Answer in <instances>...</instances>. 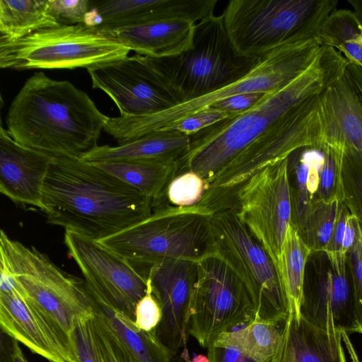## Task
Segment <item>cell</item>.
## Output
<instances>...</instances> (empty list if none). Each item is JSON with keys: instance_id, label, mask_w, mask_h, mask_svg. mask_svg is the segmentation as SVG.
I'll return each mask as SVG.
<instances>
[{"instance_id": "6da1fadb", "label": "cell", "mask_w": 362, "mask_h": 362, "mask_svg": "<svg viewBox=\"0 0 362 362\" xmlns=\"http://www.w3.org/2000/svg\"><path fill=\"white\" fill-rule=\"evenodd\" d=\"M348 64L337 49L322 45L313 62L292 81L267 93L249 110L190 136L178 175L197 174L206 185L204 203L223 207L264 167L300 148H320L327 125L322 93L344 76Z\"/></svg>"}, {"instance_id": "7a4b0ae2", "label": "cell", "mask_w": 362, "mask_h": 362, "mask_svg": "<svg viewBox=\"0 0 362 362\" xmlns=\"http://www.w3.org/2000/svg\"><path fill=\"white\" fill-rule=\"evenodd\" d=\"M154 209L136 189L80 158L53 157L42 192L47 223L95 240L144 219Z\"/></svg>"}, {"instance_id": "3957f363", "label": "cell", "mask_w": 362, "mask_h": 362, "mask_svg": "<svg viewBox=\"0 0 362 362\" xmlns=\"http://www.w3.org/2000/svg\"><path fill=\"white\" fill-rule=\"evenodd\" d=\"M107 117L86 92L40 71L12 100L6 124L24 146L52 157L80 158L98 146Z\"/></svg>"}, {"instance_id": "277c9868", "label": "cell", "mask_w": 362, "mask_h": 362, "mask_svg": "<svg viewBox=\"0 0 362 362\" xmlns=\"http://www.w3.org/2000/svg\"><path fill=\"white\" fill-rule=\"evenodd\" d=\"M322 44L310 33L298 35L262 57L243 78L211 93L142 116L112 117L110 129L119 144L161 132L171 124L223 98L251 92H273L292 81L315 59Z\"/></svg>"}, {"instance_id": "5b68a950", "label": "cell", "mask_w": 362, "mask_h": 362, "mask_svg": "<svg viewBox=\"0 0 362 362\" xmlns=\"http://www.w3.org/2000/svg\"><path fill=\"white\" fill-rule=\"evenodd\" d=\"M213 213L199 203L162 204L144 219L97 241L134 265L151 266L166 259L199 262L216 255Z\"/></svg>"}, {"instance_id": "8992f818", "label": "cell", "mask_w": 362, "mask_h": 362, "mask_svg": "<svg viewBox=\"0 0 362 362\" xmlns=\"http://www.w3.org/2000/svg\"><path fill=\"white\" fill-rule=\"evenodd\" d=\"M149 57L163 83L177 104L195 100L245 76L259 62L233 47L222 15L195 23L192 45L168 57Z\"/></svg>"}, {"instance_id": "52a82bcc", "label": "cell", "mask_w": 362, "mask_h": 362, "mask_svg": "<svg viewBox=\"0 0 362 362\" xmlns=\"http://www.w3.org/2000/svg\"><path fill=\"white\" fill-rule=\"evenodd\" d=\"M0 263L9 270L17 290L30 300L71 341L79 320L95 315L85 281L66 273L47 255L11 240L1 230Z\"/></svg>"}, {"instance_id": "ba28073f", "label": "cell", "mask_w": 362, "mask_h": 362, "mask_svg": "<svg viewBox=\"0 0 362 362\" xmlns=\"http://www.w3.org/2000/svg\"><path fill=\"white\" fill-rule=\"evenodd\" d=\"M338 0H231L222 16L242 55L261 59L303 33L320 30Z\"/></svg>"}, {"instance_id": "9c48e42d", "label": "cell", "mask_w": 362, "mask_h": 362, "mask_svg": "<svg viewBox=\"0 0 362 362\" xmlns=\"http://www.w3.org/2000/svg\"><path fill=\"white\" fill-rule=\"evenodd\" d=\"M130 51L85 23L60 25L13 41L0 40V67L16 71L88 69L122 59Z\"/></svg>"}, {"instance_id": "30bf717a", "label": "cell", "mask_w": 362, "mask_h": 362, "mask_svg": "<svg viewBox=\"0 0 362 362\" xmlns=\"http://www.w3.org/2000/svg\"><path fill=\"white\" fill-rule=\"evenodd\" d=\"M211 223L216 255L230 265L248 288L257 308L255 319L284 323L289 306L272 257L240 220L233 208L214 211Z\"/></svg>"}, {"instance_id": "8fae6325", "label": "cell", "mask_w": 362, "mask_h": 362, "mask_svg": "<svg viewBox=\"0 0 362 362\" xmlns=\"http://www.w3.org/2000/svg\"><path fill=\"white\" fill-rule=\"evenodd\" d=\"M257 308L248 288L217 255L198 262L188 334L208 348L223 332L246 326L256 317Z\"/></svg>"}, {"instance_id": "7c38bea8", "label": "cell", "mask_w": 362, "mask_h": 362, "mask_svg": "<svg viewBox=\"0 0 362 362\" xmlns=\"http://www.w3.org/2000/svg\"><path fill=\"white\" fill-rule=\"evenodd\" d=\"M305 267L300 314L331 333L358 332L360 326L346 255L310 254Z\"/></svg>"}, {"instance_id": "4fadbf2b", "label": "cell", "mask_w": 362, "mask_h": 362, "mask_svg": "<svg viewBox=\"0 0 362 362\" xmlns=\"http://www.w3.org/2000/svg\"><path fill=\"white\" fill-rule=\"evenodd\" d=\"M231 208L267 252L278 269L292 216L288 158L252 175L237 191Z\"/></svg>"}, {"instance_id": "5bb4252c", "label": "cell", "mask_w": 362, "mask_h": 362, "mask_svg": "<svg viewBox=\"0 0 362 362\" xmlns=\"http://www.w3.org/2000/svg\"><path fill=\"white\" fill-rule=\"evenodd\" d=\"M64 244L78 266L88 291L134 321L137 303L147 291V279L127 259L97 240L65 230Z\"/></svg>"}, {"instance_id": "9a60e30c", "label": "cell", "mask_w": 362, "mask_h": 362, "mask_svg": "<svg viewBox=\"0 0 362 362\" xmlns=\"http://www.w3.org/2000/svg\"><path fill=\"white\" fill-rule=\"evenodd\" d=\"M87 71L92 87L103 91L121 116L148 115L177 105L148 56L136 54Z\"/></svg>"}, {"instance_id": "2e32d148", "label": "cell", "mask_w": 362, "mask_h": 362, "mask_svg": "<svg viewBox=\"0 0 362 362\" xmlns=\"http://www.w3.org/2000/svg\"><path fill=\"white\" fill-rule=\"evenodd\" d=\"M198 262L166 259L149 266L145 276L158 302L162 318L154 330L173 356L186 347L192 297L197 280Z\"/></svg>"}, {"instance_id": "e0dca14e", "label": "cell", "mask_w": 362, "mask_h": 362, "mask_svg": "<svg viewBox=\"0 0 362 362\" xmlns=\"http://www.w3.org/2000/svg\"><path fill=\"white\" fill-rule=\"evenodd\" d=\"M0 327L49 362H78L69 339L18 290L0 291Z\"/></svg>"}, {"instance_id": "ac0fdd59", "label": "cell", "mask_w": 362, "mask_h": 362, "mask_svg": "<svg viewBox=\"0 0 362 362\" xmlns=\"http://www.w3.org/2000/svg\"><path fill=\"white\" fill-rule=\"evenodd\" d=\"M217 0L92 1L84 23L108 30L157 21L197 23L214 14Z\"/></svg>"}, {"instance_id": "d6986e66", "label": "cell", "mask_w": 362, "mask_h": 362, "mask_svg": "<svg viewBox=\"0 0 362 362\" xmlns=\"http://www.w3.org/2000/svg\"><path fill=\"white\" fill-rule=\"evenodd\" d=\"M52 156L16 142L0 128V192L21 205L42 206V192Z\"/></svg>"}, {"instance_id": "ffe728a7", "label": "cell", "mask_w": 362, "mask_h": 362, "mask_svg": "<svg viewBox=\"0 0 362 362\" xmlns=\"http://www.w3.org/2000/svg\"><path fill=\"white\" fill-rule=\"evenodd\" d=\"M344 336L323 330L290 312L277 351L269 362H346Z\"/></svg>"}, {"instance_id": "44dd1931", "label": "cell", "mask_w": 362, "mask_h": 362, "mask_svg": "<svg viewBox=\"0 0 362 362\" xmlns=\"http://www.w3.org/2000/svg\"><path fill=\"white\" fill-rule=\"evenodd\" d=\"M194 26V23L188 21H157L99 31L137 54L168 57L179 54L192 47Z\"/></svg>"}, {"instance_id": "7402d4cb", "label": "cell", "mask_w": 362, "mask_h": 362, "mask_svg": "<svg viewBox=\"0 0 362 362\" xmlns=\"http://www.w3.org/2000/svg\"><path fill=\"white\" fill-rule=\"evenodd\" d=\"M189 144L190 136L165 130L117 146H97L80 159L92 163L139 159L178 161L188 151Z\"/></svg>"}, {"instance_id": "603a6c76", "label": "cell", "mask_w": 362, "mask_h": 362, "mask_svg": "<svg viewBox=\"0 0 362 362\" xmlns=\"http://www.w3.org/2000/svg\"><path fill=\"white\" fill-rule=\"evenodd\" d=\"M324 163L321 148H300L288 158V177L290 186L291 225L298 232L302 228L315 202Z\"/></svg>"}, {"instance_id": "cb8c5ba5", "label": "cell", "mask_w": 362, "mask_h": 362, "mask_svg": "<svg viewBox=\"0 0 362 362\" xmlns=\"http://www.w3.org/2000/svg\"><path fill=\"white\" fill-rule=\"evenodd\" d=\"M93 164L151 199L154 208L166 199L167 188L178 175L179 168L178 161L164 160H126Z\"/></svg>"}, {"instance_id": "d4e9b609", "label": "cell", "mask_w": 362, "mask_h": 362, "mask_svg": "<svg viewBox=\"0 0 362 362\" xmlns=\"http://www.w3.org/2000/svg\"><path fill=\"white\" fill-rule=\"evenodd\" d=\"M89 293L95 313L139 362H172L173 356L159 341L154 330L146 332L139 328L134 320L107 301Z\"/></svg>"}, {"instance_id": "484cf974", "label": "cell", "mask_w": 362, "mask_h": 362, "mask_svg": "<svg viewBox=\"0 0 362 362\" xmlns=\"http://www.w3.org/2000/svg\"><path fill=\"white\" fill-rule=\"evenodd\" d=\"M58 25L48 0H0V40L13 41Z\"/></svg>"}, {"instance_id": "4316f807", "label": "cell", "mask_w": 362, "mask_h": 362, "mask_svg": "<svg viewBox=\"0 0 362 362\" xmlns=\"http://www.w3.org/2000/svg\"><path fill=\"white\" fill-rule=\"evenodd\" d=\"M312 253L297 230L289 225L279 259L278 272L285 291L289 313L300 314L305 267Z\"/></svg>"}, {"instance_id": "83f0119b", "label": "cell", "mask_w": 362, "mask_h": 362, "mask_svg": "<svg viewBox=\"0 0 362 362\" xmlns=\"http://www.w3.org/2000/svg\"><path fill=\"white\" fill-rule=\"evenodd\" d=\"M285 322L255 319L243 328L222 333L216 340L238 347L257 362H269L278 349Z\"/></svg>"}, {"instance_id": "f1b7e54d", "label": "cell", "mask_w": 362, "mask_h": 362, "mask_svg": "<svg viewBox=\"0 0 362 362\" xmlns=\"http://www.w3.org/2000/svg\"><path fill=\"white\" fill-rule=\"evenodd\" d=\"M362 31V26L353 11L334 10L323 23L319 39L322 45L334 48L350 64L362 67V45L355 42Z\"/></svg>"}, {"instance_id": "f546056e", "label": "cell", "mask_w": 362, "mask_h": 362, "mask_svg": "<svg viewBox=\"0 0 362 362\" xmlns=\"http://www.w3.org/2000/svg\"><path fill=\"white\" fill-rule=\"evenodd\" d=\"M339 129L346 143L362 154V105L344 77L327 89Z\"/></svg>"}, {"instance_id": "4dcf8cb0", "label": "cell", "mask_w": 362, "mask_h": 362, "mask_svg": "<svg viewBox=\"0 0 362 362\" xmlns=\"http://www.w3.org/2000/svg\"><path fill=\"white\" fill-rule=\"evenodd\" d=\"M346 141L342 136L330 133L325 136L322 150L324 163L320 176L317 202H343L344 189L342 161Z\"/></svg>"}, {"instance_id": "1f68e13d", "label": "cell", "mask_w": 362, "mask_h": 362, "mask_svg": "<svg viewBox=\"0 0 362 362\" xmlns=\"http://www.w3.org/2000/svg\"><path fill=\"white\" fill-rule=\"evenodd\" d=\"M342 202H316L298 233L312 252L324 251L333 230Z\"/></svg>"}, {"instance_id": "d6a6232c", "label": "cell", "mask_w": 362, "mask_h": 362, "mask_svg": "<svg viewBox=\"0 0 362 362\" xmlns=\"http://www.w3.org/2000/svg\"><path fill=\"white\" fill-rule=\"evenodd\" d=\"M342 175L344 189L343 202L362 223V154L346 141L342 161Z\"/></svg>"}, {"instance_id": "836d02e7", "label": "cell", "mask_w": 362, "mask_h": 362, "mask_svg": "<svg viewBox=\"0 0 362 362\" xmlns=\"http://www.w3.org/2000/svg\"><path fill=\"white\" fill-rule=\"evenodd\" d=\"M205 182L197 174L185 172L170 182L166 199L173 206H189L198 204L204 193Z\"/></svg>"}, {"instance_id": "e575fe53", "label": "cell", "mask_w": 362, "mask_h": 362, "mask_svg": "<svg viewBox=\"0 0 362 362\" xmlns=\"http://www.w3.org/2000/svg\"><path fill=\"white\" fill-rule=\"evenodd\" d=\"M92 325L105 362H139L95 313Z\"/></svg>"}, {"instance_id": "d590c367", "label": "cell", "mask_w": 362, "mask_h": 362, "mask_svg": "<svg viewBox=\"0 0 362 362\" xmlns=\"http://www.w3.org/2000/svg\"><path fill=\"white\" fill-rule=\"evenodd\" d=\"M92 319L79 320L72 333V344L78 362H105L93 332Z\"/></svg>"}, {"instance_id": "8d00e7d4", "label": "cell", "mask_w": 362, "mask_h": 362, "mask_svg": "<svg viewBox=\"0 0 362 362\" xmlns=\"http://www.w3.org/2000/svg\"><path fill=\"white\" fill-rule=\"evenodd\" d=\"M238 115L210 106L171 124L163 131L174 130L192 136L223 119Z\"/></svg>"}, {"instance_id": "74e56055", "label": "cell", "mask_w": 362, "mask_h": 362, "mask_svg": "<svg viewBox=\"0 0 362 362\" xmlns=\"http://www.w3.org/2000/svg\"><path fill=\"white\" fill-rule=\"evenodd\" d=\"M346 257L361 330L362 328V223L361 222L356 240L347 252Z\"/></svg>"}, {"instance_id": "f35d334b", "label": "cell", "mask_w": 362, "mask_h": 362, "mask_svg": "<svg viewBox=\"0 0 362 362\" xmlns=\"http://www.w3.org/2000/svg\"><path fill=\"white\" fill-rule=\"evenodd\" d=\"M48 4L60 25L83 23L91 8L89 0H48Z\"/></svg>"}, {"instance_id": "ab89813d", "label": "cell", "mask_w": 362, "mask_h": 362, "mask_svg": "<svg viewBox=\"0 0 362 362\" xmlns=\"http://www.w3.org/2000/svg\"><path fill=\"white\" fill-rule=\"evenodd\" d=\"M147 291L137 303L134 313L135 325L140 329L151 332L156 329L162 318L161 308L152 293L147 279Z\"/></svg>"}, {"instance_id": "60d3db41", "label": "cell", "mask_w": 362, "mask_h": 362, "mask_svg": "<svg viewBox=\"0 0 362 362\" xmlns=\"http://www.w3.org/2000/svg\"><path fill=\"white\" fill-rule=\"evenodd\" d=\"M267 93L251 92L236 94L220 100L211 106L230 114L240 115L257 105Z\"/></svg>"}, {"instance_id": "b9f144b4", "label": "cell", "mask_w": 362, "mask_h": 362, "mask_svg": "<svg viewBox=\"0 0 362 362\" xmlns=\"http://www.w3.org/2000/svg\"><path fill=\"white\" fill-rule=\"evenodd\" d=\"M207 350L209 362H257L238 347L217 340Z\"/></svg>"}, {"instance_id": "7bdbcfd3", "label": "cell", "mask_w": 362, "mask_h": 362, "mask_svg": "<svg viewBox=\"0 0 362 362\" xmlns=\"http://www.w3.org/2000/svg\"><path fill=\"white\" fill-rule=\"evenodd\" d=\"M350 214L349 209L342 202L333 230L324 252L328 253H341L344 233Z\"/></svg>"}, {"instance_id": "ee69618b", "label": "cell", "mask_w": 362, "mask_h": 362, "mask_svg": "<svg viewBox=\"0 0 362 362\" xmlns=\"http://www.w3.org/2000/svg\"><path fill=\"white\" fill-rule=\"evenodd\" d=\"M344 77L356 98L362 104V67L349 63Z\"/></svg>"}, {"instance_id": "f6af8a7d", "label": "cell", "mask_w": 362, "mask_h": 362, "mask_svg": "<svg viewBox=\"0 0 362 362\" xmlns=\"http://www.w3.org/2000/svg\"><path fill=\"white\" fill-rule=\"evenodd\" d=\"M359 225L360 221L358 218L351 213L346 226L341 253L346 255L353 246L357 236Z\"/></svg>"}, {"instance_id": "bcb514c9", "label": "cell", "mask_w": 362, "mask_h": 362, "mask_svg": "<svg viewBox=\"0 0 362 362\" xmlns=\"http://www.w3.org/2000/svg\"><path fill=\"white\" fill-rule=\"evenodd\" d=\"M11 361V362H28L18 345V341L15 339H13Z\"/></svg>"}, {"instance_id": "7dc6e473", "label": "cell", "mask_w": 362, "mask_h": 362, "mask_svg": "<svg viewBox=\"0 0 362 362\" xmlns=\"http://www.w3.org/2000/svg\"><path fill=\"white\" fill-rule=\"evenodd\" d=\"M348 2L353 7V12L362 26V0H349Z\"/></svg>"}, {"instance_id": "c3c4849f", "label": "cell", "mask_w": 362, "mask_h": 362, "mask_svg": "<svg viewBox=\"0 0 362 362\" xmlns=\"http://www.w3.org/2000/svg\"><path fill=\"white\" fill-rule=\"evenodd\" d=\"M190 362H209L207 357L204 355H198L193 358Z\"/></svg>"}, {"instance_id": "681fc988", "label": "cell", "mask_w": 362, "mask_h": 362, "mask_svg": "<svg viewBox=\"0 0 362 362\" xmlns=\"http://www.w3.org/2000/svg\"><path fill=\"white\" fill-rule=\"evenodd\" d=\"M181 356L184 359L185 362H190L191 360L189 358V352L186 347L184 348Z\"/></svg>"}, {"instance_id": "f907efd6", "label": "cell", "mask_w": 362, "mask_h": 362, "mask_svg": "<svg viewBox=\"0 0 362 362\" xmlns=\"http://www.w3.org/2000/svg\"><path fill=\"white\" fill-rule=\"evenodd\" d=\"M354 41L361 45H362V31L361 33L354 39Z\"/></svg>"}, {"instance_id": "816d5d0a", "label": "cell", "mask_w": 362, "mask_h": 362, "mask_svg": "<svg viewBox=\"0 0 362 362\" xmlns=\"http://www.w3.org/2000/svg\"><path fill=\"white\" fill-rule=\"evenodd\" d=\"M359 333H361L362 334V328L361 329Z\"/></svg>"}]
</instances>
